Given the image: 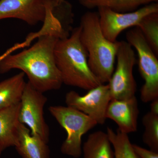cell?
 <instances>
[{
    "instance_id": "cell-1",
    "label": "cell",
    "mask_w": 158,
    "mask_h": 158,
    "mask_svg": "<svg viewBox=\"0 0 158 158\" xmlns=\"http://www.w3.org/2000/svg\"><path fill=\"white\" fill-rule=\"evenodd\" d=\"M37 42L18 53L10 54L0 62V73L19 69L27 77L28 82L42 93L58 90L62 87L61 75L56 65L54 49L58 40L64 38L60 31L35 32Z\"/></svg>"
},
{
    "instance_id": "cell-2",
    "label": "cell",
    "mask_w": 158,
    "mask_h": 158,
    "mask_svg": "<svg viewBox=\"0 0 158 158\" xmlns=\"http://www.w3.org/2000/svg\"><path fill=\"white\" fill-rule=\"evenodd\" d=\"M80 34L79 26L73 29L69 37L59 39L55 46L54 56L62 83L88 90L102 84L89 67Z\"/></svg>"
},
{
    "instance_id": "cell-3",
    "label": "cell",
    "mask_w": 158,
    "mask_h": 158,
    "mask_svg": "<svg viewBox=\"0 0 158 158\" xmlns=\"http://www.w3.org/2000/svg\"><path fill=\"white\" fill-rule=\"evenodd\" d=\"M80 39L88 56L90 70L102 84L109 83L114 71L118 41L105 37L98 12L88 11L81 18Z\"/></svg>"
},
{
    "instance_id": "cell-4",
    "label": "cell",
    "mask_w": 158,
    "mask_h": 158,
    "mask_svg": "<svg viewBox=\"0 0 158 158\" xmlns=\"http://www.w3.org/2000/svg\"><path fill=\"white\" fill-rule=\"evenodd\" d=\"M48 110L67 133L66 139L61 147V152L75 158L80 157L82 154V137L96 126L98 124L96 121L85 113L68 106H51Z\"/></svg>"
},
{
    "instance_id": "cell-5",
    "label": "cell",
    "mask_w": 158,
    "mask_h": 158,
    "mask_svg": "<svg viewBox=\"0 0 158 158\" xmlns=\"http://www.w3.org/2000/svg\"><path fill=\"white\" fill-rule=\"evenodd\" d=\"M126 37L137 52L139 72L144 81L141 89V100L149 102L158 98V56L137 27L127 31Z\"/></svg>"
},
{
    "instance_id": "cell-6",
    "label": "cell",
    "mask_w": 158,
    "mask_h": 158,
    "mask_svg": "<svg viewBox=\"0 0 158 158\" xmlns=\"http://www.w3.org/2000/svg\"><path fill=\"white\" fill-rule=\"evenodd\" d=\"M117 64L108 85L111 100H125L135 96L137 84L133 69L137 62L135 51L127 41H118Z\"/></svg>"
},
{
    "instance_id": "cell-7",
    "label": "cell",
    "mask_w": 158,
    "mask_h": 158,
    "mask_svg": "<svg viewBox=\"0 0 158 158\" xmlns=\"http://www.w3.org/2000/svg\"><path fill=\"white\" fill-rule=\"evenodd\" d=\"M48 98L28 81L23 92L19 116L20 123L28 128L32 134L42 138L46 143L49 139L50 130L44 117V106Z\"/></svg>"
},
{
    "instance_id": "cell-8",
    "label": "cell",
    "mask_w": 158,
    "mask_h": 158,
    "mask_svg": "<svg viewBox=\"0 0 158 158\" xmlns=\"http://www.w3.org/2000/svg\"><path fill=\"white\" fill-rule=\"evenodd\" d=\"M98 10L103 34L108 40L116 42L123 31L132 27H138L145 16L158 13V3H151L135 11L124 13L116 12L106 8H99Z\"/></svg>"
},
{
    "instance_id": "cell-9",
    "label": "cell",
    "mask_w": 158,
    "mask_h": 158,
    "mask_svg": "<svg viewBox=\"0 0 158 158\" xmlns=\"http://www.w3.org/2000/svg\"><path fill=\"white\" fill-rule=\"evenodd\" d=\"M111 100L108 84L98 85L85 95L71 90L65 96L66 106L85 113L101 125L104 124L106 119L107 109Z\"/></svg>"
},
{
    "instance_id": "cell-10",
    "label": "cell",
    "mask_w": 158,
    "mask_h": 158,
    "mask_svg": "<svg viewBox=\"0 0 158 158\" xmlns=\"http://www.w3.org/2000/svg\"><path fill=\"white\" fill-rule=\"evenodd\" d=\"M45 0H0V20L13 18L31 26L43 22Z\"/></svg>"
},
{
    "instance_id": "cell-11",
    "label": "cell",
    "mask_w": 158,
    "mask_h": 158,
    "mask_svg": "<svg viewBox=\"0 0 158 158\" xmlns=\"http://www.w3.org/2000/svg\"><path fill=\"white\" fill-rule=\"evenodd\" d=\"M139 114L136 96L125 100H111L107 109V118L116 123L118 130L128 134L135 132L138 128Z\"/></svg>"
},
{
    "instance_id": "cell-12",
    "label": "cell",
    "mask_w": 158,
    "mask_h": 158,
    "mask_svg": "<svg viewBox=\"0 0 158 158\" xmlns=\"http://www.w3.org/2000/svg\"><path fill=\"white\" fill-rule=\"evenodd\" d=\"M15 149L22 158H50L48 143L28 128L19 123L17 128V143Z\"/></svg>"
},
{
    "instance_id": "cell-13",
    "label": "cell",
    "mask_w": 158,
    "mask_h": 158,
    "mask_svg": "<svg viewBox=\"0 0 158 158\" xmlns=\"http://www.w3.org/2000/svg\"><path fill=\"white\" fill-rule=\"evenodd\" d=\"M20 102L0 110V147L3 151L17 143Z\"/></svg>"
},
{
    "instance_id": "cell-14",
    "label": "cell",
    "mask_w": 158,
    "mask_h": 158,
    "mask_svg": "<svg viewBox=\"0 0 158 158\" xmlns=\"http://www.w3.org/2000/svg\"><path fill=\"white\" fill-rule=\"evenodd\" d=\"M23 72L0 82V110L20 102L26 82Z\"/></svg>"
},
{
    "instance_id": "cell-15",
    "label": "cell",
    "mask_w": 158,
    "mask_h": 158,
    "mask_svg": "<svg viewBox=\"0 0 158 158\" xmlns=\"http://www.w3.org/2000/svg\"><path fill=\"white\" fill-rule=\"evenodd\" d=\"M84 158H114V151L107 133L97 131L88 136L82 147Z\"/></svg>"
},
{
    "instance_id": "cell-16",
    "label": "cell",
    "mask_w": 158,
    "mask_h": 158,
    "mask_svg": "<svg viewBox=\"0 0 158 158\" xmlns=\"http://www.w3.org/2000/svg\"><path fill=\"white\" fill-rule=\"evenodd\" d=\"M80 5L88 9L106 8L116 12L124 13L135 11L140 6L158 0H77Z\"/></svg>"
},
{
    "instance_id": "cell-17",
    "label": "cell",
    "mask_w": 158,
    "mask_h": 158,
    "mask_svg": "<svg viewBox=\"0 0 158 158\" xmlns=\"http://www.w3.org/2000/svg\"><path fill=\"white\" fill-rule=\"evenodd\" d=\"M106 133L114 148V158H140L135 152L127 134L118 129L114 131L109 127Z\"/></svg>"
},
{
    "instance_id": "cell-18",
    "label": "cell",
    "mask_w": 158,
    "mask_h": 158,
    "mask_svg": "<svg viewBox=\"0 0 158 158\" xmlns=\"http://www.w3.org/2000/svg\"><path fill=\"white\" fill-rule=\"evenodd\" d=\"M144 39L158 56V13L148 15L141 21L138 27Z\"/></svg>"
},
{
    "instance_id": "cell-19",
    "label": "cell",
    "mask_w": 158,
    "mask_h": 158,
    "mask_svg": "<svg viewBox=\"0 0 158 158\" xmlns=\"http://www.w3.org/2000/svg\"><path fill=\"white\" fill-rule=\"evenodd\" d=\"M142 123L144 128L143 142L150 150L158 152V115L148 112L142 118Z\"/></svg>"
},
{
    "instance_id": "cell-20",
    "label": "cell",
    "mask_w": 158,
    "mask_h": 158,
    "mask_svg": "<svg viewBox=\"0 0 158 158\" xmlns=\"http://www.w3.org/2000/svg\"><path fill=\"white\" fill-rule=\"evenodd\" d=\"M135 152L140 158H158V152L148 150L137 145L132 144Z\"/></svg>"
},
{
    "instance_id": "cell-21",
    "label": "cell",
    "mask_w": 158,
    "mask_h": 158,
    "mask_svg": "<svg viewBox=\"0 0 158 158\" xmlns=\"http://www.w3.org/2000/svg\"><path fill=\"white\" fill-rule=\"evenodd\" d=\"M32 41L30 39L26 38L25 41L22 43L15 44L13 46L8 49L6 52H5L3 54L0 56V62L5 59L7 56H9L10 54H11L12 52H15V51L19 49L24 48L27 47L30 45Z\"/></svg>"
},
{
    "instance_id": "cell-22",
    "label": "cell",
    "mask_w": 158,
    "mask_h": 158,
    "mask_svg": "<svg viewBox=\"0 0 158 158\" xmlns=\"http://www.w3.org/2000/svg\"><path fill=\"white\" fill-rule=\"evenodd\" d=\"M150 111L152 114L158 115V98L155 99L150 102Z\"/></svg>"
},
{
    "instance_id": "cell-23",
    "label": "cell",
    "mask_w": 158,
    "mask_h": 158,
    "mask_svg": "<svg viewBox=\"0 0 158 158\" xmlns=\"http://www.w3.org/2000/svg\"><path fill=\"white\" fill-rule=\"evenodd\" d=\"M3 151V150L2 149V148L0 147V158H1V155H2V152Z\"/></svg>"
},
{
    "instance_id": "cell-24",
    "label": "cell",
    "mask_w": 158,
    "mask_h": 158,
    "mask_svg": "<svg viewBox=\"0 0 158 158\" xmlns=\"http://www.w3.org/2000/svg\"><path fill=\"white\" fill-rule=\"evenodd\" d=\"M63 1H64V0H56V2L57 3H61Z\"/></svg>"
}]
</instances>
